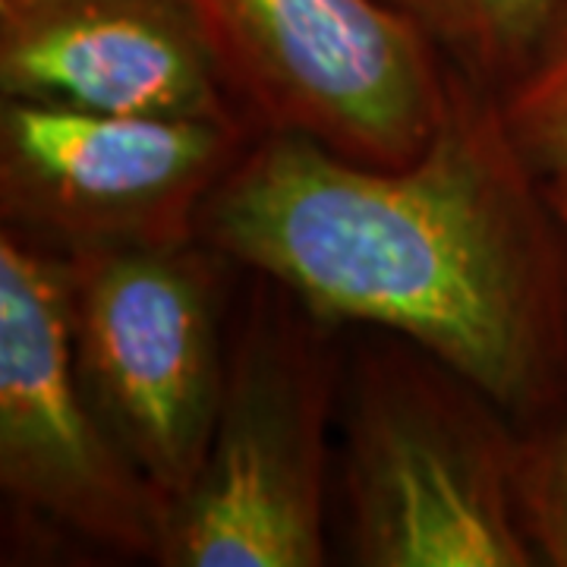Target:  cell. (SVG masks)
I'll use <instances>...</instances> for the list:
<instances>
[{
  "label": "cell",
  "instance_id": "1",
  "mask_svg": "<svg viewBox=\"0 0 567 567\" xmlns=\"http://www.w3.org/2000/svg\"><path fill=\"white\" fill-rule=\"evenodd\" d=\"M565 224L511 136L502 95L447 63L435 136L369 167L303 136L244 148L199 215V240L322 324L420 347L505 413H529L561 334Z\"/></svg>",
  "mask_w": 567,
  "mask_h": 567
},
{
  "label": "cell",
  "instance_id": "2",
  "mask_svg": "<svg viewBox=\"0 0 567 567\" xmlns=\"http://www.w3.org/2000/svg\"><path fill=\"white\" fill-rule=\"evenodd\" d=\"M505 410L420 347L360 357L344 439L350 561L363 567H529L524 445Z\"/></svg>",
  "mask_w": 567,
  "mask_h": 567
},
{
  "label": "cell",
  "instance_id": "3",
  "mask_svg": "<svg viewBox=\"0 0 567 567\" xmlns=\"http://www.w3.org/2000/svg\"><path fill=\"white\" fill-rule=\"evenodd\" d=\"M293 300V297H290ZM319 319L256 306L227 350L215 432L171 502L158 565L319 567L334 360Z\"/></svg>",
  "mask_w": 567,
  "mask_h": 567
},
{
  "label": "cell",
  "instance_id": "4",
  "mask_svg": "<svg viewBox=\"0 0 567 567\" xmlns=\"http://www.w3.org/2000/svg\"><path fill=\"white\" fill-rule=\"evenodd\" d=\"M237 107L369 164L423 155L447 104V61L382 0H186Z\"/></svg>",
  "mask_w": 567,
  "mask_h": 567
},
{
  "label": "cell",
  "instance_id": "5",
  "mask_svg": "<svg viewBox=\"0 0 567 567\" xmlns=\"http://www.w3.org/2000/svg\"><path fill=\"white\" fill-rule=\"evenodd\" d=\"M208 246H102L63 256L80 382L167 502L199 473L227 350Z\"/></svg>",
  "mask_w": 567,
  "mask_h": 567
},
{
  "label": "cell",
  "instance_id": "6",
  "mask_svg": "<svg viewBox=\"0 0 567 567\" xmlns=\"http://www.w3.org/2000/svg\"><path fill=\"white\" fill-rule=\"evenodd\" d=\"M0 486L95 546L162 555L171 502L111 435L73 360L61 252L0 234Z\"/></svg>",
  "mask_w": 567,
  "mask_h": 567
},
{
  "label": "cell",
  "instance_id": "7",
  "mask_svg": "<svg viewBox=\"0 0 567 567\" xmlns=\"http://www.w3.org/2000/svg\"><path fill=\"white\" fill-rule=\"evenodd\" d=\"M246 148L244 123L0 104L3 227L61 256L102 246H174Z\"/></svg>",
  "mask_w": 567,
  "mask_h": 567
},
{
  "label": "cell",
  "instance_id": "8",
  "mask_svg": "<svg viewBox=\"0 0 567 567\" xmlns=\"http://www.w3.org/2000/svg\"><path fill=\"white\" fill-rule=\"evenodd\" d=\"M0 95L244 123L186 0H0Z\"/></svg>",
  "mask_w": 567,
  "mask_h": 567
},
{
  "label": "cell",
  "instance_id": "9",
  "mask_svg": "<svg viewBox=\"0 0 567 567\" xmlns=\"http://www.w3.org/2000/svg\"><path fill=\"white\" fill-rule=\"evenodd\" d=\"M470 80L505 89L529 61L558 0H382Z\"/></svg>",
  "mask_w": 567,
  "mask_h": 567
},
{
  "label": "cell",
  "instance_id": "10",
  "mask_svg": "<svg viewBox=\"0 0 567 567\" xmlns=\"http://www.w3.org/2000/svg\"><path fill=\"white\" fill-rule=\"evenodd\" d=\"M498 95L507 130L536 177L567 186V0L555 3L529 61Z\"/></svg>",
  "mask_w": 567,
  "mask_h": 567
},
{
  "label": "cell",
  "instance_id": "11",
  "mask_svg": "<svg viewBox=\"0 0 567 567\" xmlns=\"http://www.w3.org/2000/svg\"><path fill=\"white\" fill-rule=\"evenodd\" d=\"M555 215L567 230V186L543 183ZM520 502L533 543L551 565L567 567V423L539 445H524L520 457Z\"/></svg>",
  "mask_w": 567,
  "mask_h": 567
}]
</instances>
